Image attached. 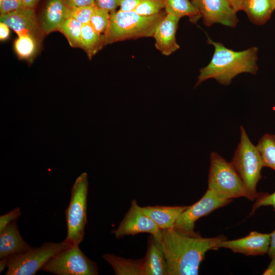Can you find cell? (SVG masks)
<instances>
[{"label":"cell","instance_id":"1","mask_svg":"<svg viewBox=\"0 0 275 275\" xmlns=\"http://www.w3.org/2000/svg\"><path fill=\"white\" fill-rule=\"evenodd\" d=\"M167 261L168 275H197L206 253L218 249L224 236L202 237L198 233L188 235L174 229H160L156 238Z\"/></svg>","mask_w":275,"mask_h":275},{"label":"cell","instance_id":"31","mask_svg":"<svg viewBox=\"0 0 275 275\" xmlns=\"http://www.w3.org/2000/svg\"><path fill=\"white\" fill-rule=\"evenodd\" d=\"M21 211L19 207H17L7 213L0 216V232L9 224L16 221L20 216Z\"/></svg>","mask_w":275,"mask_h":275},{"label":"cell","instance_id":"3","mask_svg":"<svg viewBox=\"0 0 275 275\" xmlns=\"http://www.w3.org/2000/svg\"><path fill=\"white\" fill-rule=\"evenodd\" d=\"M166 13L145 16L135 11L121 10L111 13L108 27L104 35L105 44L127 39L153 37Z\"/></svg>","mask_w":275,"mask_h":275},{"label":"cell","instance_id":"9","mask_svg":"<svg viewBox=\"0 0 275 275\" xmlns=\"http://www.w3.org/2000/svg\"><path fill=\"white\" fill-rule=\"evenodd\" d=\"M231 201L220 198L207 188L205 194L199 201L187 206L180 214L173 229L184 234L196 235L198 233L195 232L194 228L195 222L198 219L227 205Z\"/></svg>","mask_w":275,"mask_h":275},{"label":"cell","instance_id":"23","mask_svg":"<svg viewBox=\"0 0 275 275\" xmlns=\"http://www.w3.org/2000/svg\"><path fill=\"white\" fill-rule=\"evenodd\" d=\"M262 158L264 167L275 171V134L263 135L256 145Z\"/></svg>","mask_w":275,"mask_h":275},{"label":"cell","instance_id":"5","mask_svg":"<svg viewBox=\"0 0 275 275\" xmlns=\"http://www.w3.org/2000/svg\"><path fill=\"white\" fill-rule=\"evenodd\" d=\"M88 186V176L84 172L76 179L71 189L65 211L67 236L65 239L72 245H79L85 237Z\"/></svg>","mask_w":275,"mask_h":275},{"label":"cell","instance_id":"6","mask_svg":"<svg viewBox=\"0 0 275 275\" xmlns=\"http://www.w3.org/2000/svg\"><path fill=\"white\" fill-rule=\"evenodd\" d=\"M208 188L225 200L247 197L242 181L232 163L216 152L210 155Z\"/></svg>","mask_w":275,"mask_h":275},{"label":"cell","instance_id":"37","mask_svg":"<svg viewBox=\"0 0 275 275\" xmlns=\"http://www.w3.org/2000/svg\"><path fill=\"white\" fill-rule=\"evenodd\" d=\"M271 260L267 267L264 271L263 275H275V256L271 258Z\"/></svg>","mask_w":275,"mask_h":275},{"label":"cell","instance_id":"14","mask_svg":"<svg viewBox=\"0 0 275 275\" xmlns=\"http://www.w3.org/2000/svg\"><path fill=\"white\" fill-rule=\"evenodd\" d=\"M179 19L173 15L166 14L153 35L155 46L163 55L169 56L179 48L176 40Z\"/></svg>","mask_w":275,"mask_h":275},{"label":"cell","instance_id":"27","mask_svg":"<svg viewBox=\"0 0 275 275\" xmlns=\"http://www.w3.org/2000/svg\"><path fill=\"white\" fill-rule=\"evenodd\" d=\"M163 8V0H142L134 11L141 15L150 16L159 14Z\"/></svg>","mask_w":275,"mask_h":275},{"label":"cell","instance_id":"29","mask_svg":"<svg viewBox=\"0 0 275 275\" xmlns=\"http://www.w3.org/2000/svg\"><path fill=\"white\" fill-rule=\"evenodd\" d=\"M271 206L275 211V191L272 194L259 193L255 199L249 215H253L255 211L262 206Z\"/></svg>","mask_w":275,"mask_h":275},{"label":"cell","instance_id":"22","mask_svg":"<svg viewBox=\"0 0 275 275\" xmlns=\"http://www.w3.org/2000/svg\"><path fill=\"white\" fill-rule=\"evenodd\" d=\"M105 45L104 36L97 33L89 23L82 24L80 47L91 59Z\"/></svg>","mask_w":275,"mask_h":275},{"label":"cell","instance_id":"15","mask_svg":"<svg viewBox=\"0 0 275 275\" xmlns=\"http://www.w3.org/2000/svg\"><path fill=\"white\" fill-rule=\"evenodd\" d=\"M69 8L64 0H47L41 13L39 25L42 33L48 35L59 31L69 17Z\"/></svg>","mask_w":275,"mask_h":275},{"label":"cell","instance_id":"38","mask_svg":"<svg viewBox=\"0 0 275 275\" xmlns=\"http://www.w3.org/2000/svg\"><path fill=\"white\" fill-rule=\"evenodd\" d=\"M231 7L235 12L241 10L244 0H227Z\"/></svg>","mask_w":275,"mask_h":275},{"label":"cell","instance_id":"16","mask_svg":"<svg viewBox=\"0 0 275 275\" xmlns=\"http://www.w3.org/2000/svg\"><path fill=\"white\" fill-rule=\"evenodd\" d=\"M32 247L21 236L16 221L0 232V259L26 252Z\"/></svg>","mask_w":275,"mask_h":275},{"label":"cell","instance_id":"26","mask_svg":"<svg viewBox=\"0 0 275 275\" xmlns=\"http://www.w3.org/2000/svg\"><path fill=\"white\" fill-rule=\"evenodd\" d=\"M110 15L108 11L97 7L89 23L97 33L104 36L109 24Z\"/></svg>","mask_w":275,"mask_h":275},{"label":"cell","instance_id":"18","mask_svg":"<svg viewBox=\"0 0 275 275\" xmlns=\"http://www.w3.org/2000/svg\"><path fill=\"white\" fill-rule=\"evenodd\" d=\"M187 206L143 207L145 213L155 222L160 229H173L180 214Z\"/></svg>","mask_w":275,"mask_h":275},{"label":"cell","instance_id":"35","mask_svg":"<svg viewBox=\"0 0 275 275\" xmlns=\"http://www.w3.org/2000/svg\"><path fill=\"white\" fill-rule=\"evenodd\" d=\"M10 35V28L5 23L0 21V39L5 40Z\"/></svg>","mask_w":275,"mask_h":275},{"label":"cell","instance_id":"20","mask_svg":"<svg viewBox=\"0 0 275 275\" xmlns=\"http://www.w3.org/2000/svg\"><path fill=\"white\" fill-rule=\"evenodd\" d=\"M102 258L112 267L117 275H144L143 259H127L111 254Z\"/></svg>","mask_w":275,"mask_h":275},{"label":"cell","instance_id":"13","mask_svg":"<svg viewBox=\"0 0 275 275\" xmlns=\"http://www.w3.org/2000/svg\"><path fill=\"white\" fill-rule=\"evenodd\" d=\"M0 21L6 24L18 36L29 35L39 39L42 32L35 9L24 8L22 9L1 14Z\"/></svg>","mask_w":275,"mask_h":275},{"label":"cell","instance_id":"32","mask_svg":"<svg viewBox=\"0 0 275 275\" xmlns=\"http://www.w3.org/2000/svg\"><path fill=\"white\" fill-rule=\"evenodd\" d=\"M120 0H95V6L98 8L105 9L110 13L116 11L119 7Z\"/></svg>","mask_w":275,"mask_h":275},{"label":"cell","instance_id":"25","mask_svg":"<svg viewBox=\"0 0 275 275\" xmlns=\"http://www.w3.org/2000/svg\"><path fill=\"white\" fill-rule=\"evenodd\" d=\"M82 24L69 17L63 23L58 31L66 38L70 45L73 47H80Z\"/></svg>","mask_w":275,"mask_h":275},{"label":"cell","instance_id":"2","mask_svg":"<svg viewBox=\"0 0 275 275\" xmlns=\"http://www.w3.org/2000/svg\"><path fill=\"white\" fill-rule=\"evenodd\" d=\"M207 42L214 46V51L209 64L200 69L195 87L210 78L215 79L221 85L227 86L240 73L256 74L258 69L256 47L236 51L209 38Z\"/></svg>","mask_w":275,"mask_h":275},{"label":"cell","instance_id":"28","mask_svg":"<svg viewBox=\"0 0 275 275\" xmlns=\"http://www.w3.org/2000/svg\"><path fill=\"white\" fill-rule=\"evenodd\" d=\"M96 8L94 5L69 8V17L76 19L82 24H88Z\"/></svg>","mask_w":275,"mask_h":275},{"label":"cell","instance_id":"19","mask_svg":"<svg viewBox=\"0 0 275 275\" xmlns=\"http://www.w3.org/2000/svg\"><path fill=\"white\" fill-rule=\"evenodd\" d=\"M241 10L257 25L265 24L275 10V0H244Z\"/></svg>","mask_w":275,"mask_h":275},{"label":"cell","instance_id":"40","mask_svg":"<svg viewBox=\"0 0 275 275\" xmlns=\"http://www.w3.org/2000/svg\"><path fill=\"white\" fill-rule=\"evenodd\" d=\"M8 263V258H3L0 260V272L1 273L7 267Z\"/></svg>","mask_w":275,"mask_h":275},{"label":"cell","instance_id":"17","mask_svg":"<svg viewBox=\"0 0 275 275\" xmlns=\"http://www.w3.org/2000/svg\"><path fill=\"white\" fill-rule=\"evenodd\" d=\"M144 275H168V267L163 250L153 236L149 238L147 250L143 259Z\"/></svg>","mask_w":275,"mask_h":275},{"label":"cell","instance_id":"21","mask_svg":"<svg viewBox=\"0 0 275 275\" xmlns=\"http://www.w3.org/2000/svg\"><path fill=\"white\" fill-rule=\"evenodd\" d=\"M166 14L180 19L187 16L191 23H196L201 18L198 9L189 0H163Z\"/></svg>","mask_w":275,"mask_h":275},{"label":"cell","instance_id":"11","mask_svg":"<svg viewBox=\"0 0 275 275\" xmlns=\"http://www.w3.org/2000/svg\"><path fill=\"white\" fill-rule=\"evenodd\" d=\"M203 18L204 24L210 26L214 23L234 28L238 22L236 12L227 0H192Z\"/></svg>","mask_w":275,"mask_h":275},{"label":"cell","instance_id":"30","mask_svg":"<svg viewBox=\"0 0 275 275\" xmlns=\"http://www.w3.org/2000/svg\"><path fill=\"white\" fill-rule=\"evenodd\" d=\"M24 8L22 0H0V14H4Z\"/></svg>","mask_w":275,"mask_h":275},{"label":"cell","instance_id":"4","mask_svg":"<svg viewBox=\"0 0 275 275\" xmlns=\"http://www.w3.org/2000/svg\"><path fill=\"white\" fill-rule=\"evenodd\" d=\"M240 141L231 163L242 181L246 198L254 201L259 195L257 185L262 178L263 163L257 146L252 143L244 128L240 126Z\"/></svg>","mask_w":275,"mask_h":275},{"label":"cell","instance_id":"8","mask_svg":"<svg viewBox=\"0 0 275 275\" xmlns=\"http://www.w3.org/2000/svg\"><path fill=\"white\" fill-rule=\"evenodd\" d=\"M41 270L56 275H97L96 263L87 257L79 245H71L52 256Z\"/></svg>","mask_w":275,"mask_h":275},{"label":"cell","instance_id":"10","mask_svg":"<svg viewBox=\"0 0 275 275\" xmlns=\"http://www.w3.org/2000/svg\"><path fill=\"white\" fill-rule=\"evenodd\" d=\"M117 238L125 236L147 233L157 238L160 229L145 213L136 200H132L131 206L118 228L112 231Z\"/></svg>","mask_w":275,"mask_h":275},{"label":"cell","instance_id":"36","mask_svg":"<svg viewBox=\"0 0 275 275\" xmlns=\"http://www.w3.org/2000/svg\"><path fill=\"white\" fill-rule=\"evenodd\" d=\"M267 254L270 258L275 256V230L271 233L269 248Z\"/></svg>","mask_w":275,"mask_h":275},{"label":"cell","instance_id":"12","mask_svg":"<svg viewBox=\"0 0 275 275\" xmlns=\"http://www.w3.org/2000/svg\"><path fill=\"white\" fill-rule=\"evenodd\" d=\"M271 233H262L252 231L243 237L221 241L219 248H226L235 253L246 256H259L267 254L269 248Z\"/></svg>","mask_w":275,"mask_h":275},{"label":"cell","instance_id":"33","mask_svg":"<svg viewBox=\"0 0 275 275\" xmlns=\"http://www.w3.org/2000/svg\"><path fill=\"white\" fill-rule=\"evenodd\" d=\"M142 0H120V10L125 12L134 11Z\"/></svg>","mask_w":275,"mask_h":275},{"label":"cell","instance_id":"24","mask_svg":"<svg viewBox=\"0 0 275 275\" xmlns=\"http://www.w3.org/2000/svg\"><path fill=\"white\" fill-rule=\"evenodd\" d=\"M38 41V38L31 35L18 36L14 42L15 51L20 58L30 59L37 51Z\"/></svg>","mask_w":275,"mask_h":275},{"label":"cell","instance_id":"34","mask_svg":"<svg viewBox=\"0 0 275 275\" xmlns=\"http://www.w3.org/2000/svg\"><path fill=\"white\" fill-rule=\"evenodd\" d=\"M66 6L69 8L94 6L95 0H64Z\"/></svg>","mask_w":275,"mask_h":275},{"label":"cell","instance_id":"7","mask_svg":"<svg viewBox=\"0 0 275 275\" xmlns=\"http://www.w3.org/2000/svg\"><path fill=\"white\" fill-rule=\"evenodd\" d=\"M64 239L46 242L38 248L8 257L6 275H35L54 255L71 245Z\"/></svg>","mask_w":275,"mask_h":275},{"label":"cell","instance_id":"39","mask_svg":"<svg viewBox=\"0 0 275 275\" xmlns=\"http://www.w3.org/2000/svg\"><path fill=\"white\" fill-rule=\"evenodd\" d=\"M40 0H22L24 8H33L37 5Z\"/></svg>","mask_w":275,"mask_h":275}]
</instances>
